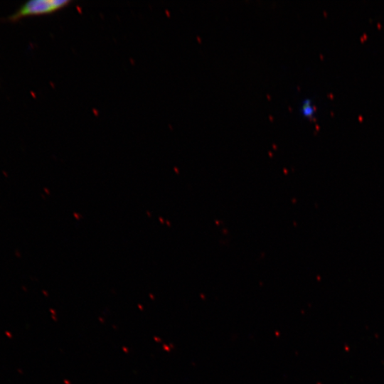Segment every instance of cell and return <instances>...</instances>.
<instances>
[{
    "mask_svg": "<svg viewBox=\"0 0 384 384\" xmlns=\"http://www.w3.org/2000/svg\"><path fill=\"white\" fill-rule=\"evenodd\" d=\"M70 3L68 0H33L23 4L15 14L9 17L17 21L30 16L48 14L60 10Z\"/></svg>",
    "mask_w": 384,
    "mask_h": 384,
    "instance_id": "6da1fadb",
    "label": "cell"
},
{
    "mask_svg": "<svg viewBox=\"0 0 384 384\" xmlns=\"http://www.w3.org/2000/svg\"><path fill=\"white\" fill-rule=\"evenodd\" d=\"M299 113L306 119H311L316 113V106L311 98H304L299 105Z\"/></svg>",
    "mask_w": 384,
    "mask_h": 384,
    "instance_id": "7a4b0ae2",
    "label": "cell"
}]
</instances>
